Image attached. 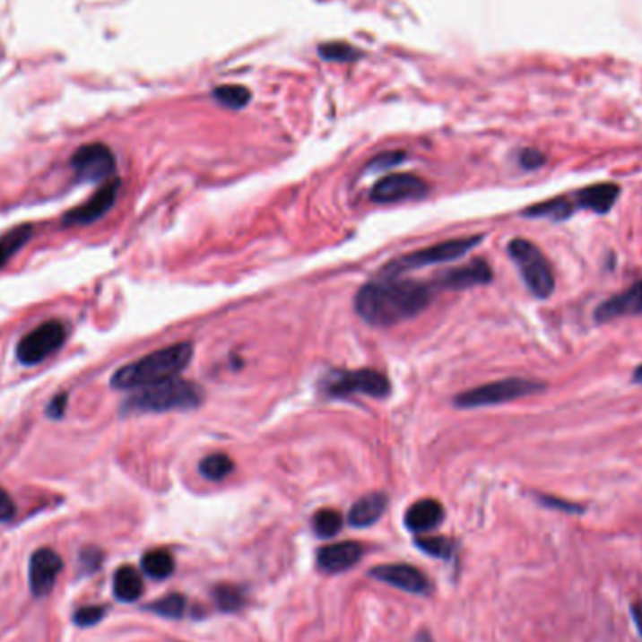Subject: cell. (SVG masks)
<instances>
[{
	"instance_id": "obj_17",
	"label": "cell",
	"mask_w": 642,
	"mask_h": 642,
	"mask_svg": "<svg viewBox=\"0 0 642 642\" xmlns=\"http://www.w3.org/2000/svg\"><path fill=\"white\" fill-rule=\"evenodd\" d=\"M360 558H363V547L355 541H343V543L319 549L317 566L325 573H343L353 568Z\"/></svg>"
},
{
	"instance_id": "obj_7",
	"label": "cell",
	"mask_w": 642,
	"mask_h": 642,
	"mask_svg": "<svg viewBox=\"0 0 642 642\" xmlns=\"http://www.w3.org/2000/svg\"><path fill=\"white\" fill-rule=\"evenodd\" d=\"M66 340V327L58 319L44 321L34 331L25 334L15 348L17 360L25 367H34L53 355Z\"/></svg>"
},
{
	"instance_id": "obj_13",
	"label": "cell",
	"mask_w": 642,
	"mask_h": 642,
	"mask_svg": "<svg viewBox=\"0 0 642 642\" xmlns=\"http://www.w3.org/2000/svg\"><path fill=\"white\" fill-rule=\"evenodd\" d=\"M370 577L379 580V583H386L389 586H395L410 594H427L430 588L429 578L417 568L406 564L377 566L370 571Z\"/></svg>"
},
{
	"instance_id": "obj_8",
	"label": "cell",
	"mask_w": 642,
	"mask_h": 642,
	"mask_svg": "<svg viewBox=\"0 0 642 642\" xmlns=\"http://www.w3.org/2000/svg\"><path fill=\"white\" fill-rule=\"evenodd\" d=\"M327 393L331 396H348V395H369L374 398H384L391 393V384L386 374L372 369L351 370V372H334L327 379Z\"/></svg>"
},
{
	"instance_id": "obj_11",
	"label": "cell",
	"mask_w": 642,
	"mask_h": 642,
	"mask_svg": "<svg viewBox=\"0 0 642 642\" xmlns=\"http://www.w3.org/2000/svg\"><path fill=\"white\" fill-rule=\"evenodd\" d=\"M118 188H120V180L109 178L108 183L102 188H98L85 204L65 214L63 220L65 226H83V224L96 222L98 218H102L115 205Z\"/></svg>"
},
{
	"instance_id": "obj_34",
	"label": "cell",
	"mask_w": 642,
	"mask_h": 642,
	"mask_svg": "<svg viewBox=\"0 0 642 642\" xmlns=\"http://www.w3.org/2000/svg\"><path fill=\"white\" fill-rule=\"evenodd\" d=\"M102 564V552L96 549H85L82 552V569L85 571H96Z\"/></svg>"
},
{
	"instance_id": "obj_35",
	"label": "cell",
	"mask_w": 642,
	"mask_h": 642,
	"mask_svg": "<svg viewBox=\"0 0 642 642\" xmlns=\"http://www.w3.org/2000/svg\"><path fill=\"white\" fill-rule=\"evenodd\" d=\"M66 404H68V395H66V393L56 395V396L51 400V403H49V406H48V415H49L51 419L63 417V415H65V410H66Z\"/></svg>"
},
{
	"instance_id": "obj_26",
	"label": "cell",
	"mask_w": 642,
	"mask_h": 642,
	"mask_svg": "<svg viewBox=\"0 0 642 642\" xmlns=\"http://www.w3.org/2000/svg\"><path fill=\"white\" fill-rule=\"evenodd\" d=\"M216 605L226 611V612H233L239 611L240 607L245 605V592L243 588L233 586V585H220L214 588L213 592Z\"/></svg>"
},
{
	"instance_id": "obj_27",
	"label": "cell",
	"mask_w": 642,
	"mask_h": 642,
	"mask_svg": "<svg viewBox=\"0 0 642 642\" xmlns=\"http://www.w3.org/2000/svg\"><path fill=\"white\" fill-rule=\"evenodd\" d=\"M147 609L164 618H180L187 611V599L180 594H169L162 599H158L156 603L149 605Z\"/></svg>"
},
{
	"instance_id": "obj_10",
	"label": "cell",
	"mask_w": 642,
	"mask_h": 642,
	"mask_svg": "<svg viewBox=\"0 0 642 642\" xmlns=\"http://www.w3.org/2000/svg\"><path fill=\"white\" fill-rule=\"evenodd\" d=\"M429 194L427 180L412 173H393L381 180L370 192L374 204H400L406 199H423Z\"/></svg>"
},
{
	"instance_id": "obj_20",
	"label": "cell",
	"mask_w": 642,
	"mask_h": 642,
	"mask_svg": "<svg viewBox=\"0 0 642 642\" xmlns=\"http://www.w3.org/2000/svg\"><path fill=\"white\" fill-rule=\"evenodd\" d=\"M575 213H577V205L573 202L571 194L547 199V202H543V204L532 205L523 211V214L526 218H551V220H556V222H560V220L571 218Z\"/></svg>"
},
{
	"instance_id": "obj_24",
	"label": "cell",
	"mask_w": 642,
	"mask_h": 642,
	"mask_svg": "<svg viewBox=\"0 0 642 642\" xmlns=\"http://www.w3.org/2000/svg\"><path fill=\"white\" fill-rule=\"evenodd\" d=\"M199 472L211 481H222L233 472V460L224 453L209 455L202 460V464H199Z\"/></svg>"
},
{
	"instance_id": "obj_15",
	"label": "cell",
	"mask_w": 642,
	"mask_h": 642,
	"mask_svg": "<svg viewBox=\"0 0 642 642\" xmlns=\"http://www.w3.org/2000/svg\"><path fill=\"white\" fill-rule=\"evenodd\" d=\"M492 280V269L485 259H473L472 264L455 267L438 274L434 284L444 290H466L481 284H489Z\"/></svg>"
},
{
	"instance_id": "obj_5",
	"label": "cell",
	"mask_w": 642,
	"mask_h": 642,
	"mask_svg": "<svg viewBox=\"0 0 642 642\" xmlns=\"http://www.w3.org/2000/svg\"><path fill=\"white\" fill-rule=\"evenodd\" d=\"M545 391L543 381L526 379V377H506L492 381L487 386H479L466 393H460L455 398L458 408H481V406H496L511 403V400L530 396L535 393Z\"/></svg>"
},
{
	"instance_id": "obj_36",
	"label": "cell",
	"mask_w": 642,
	"mask_h": 642,
	"mask_svg": "<svg viewBox=\"0 0 642 642\" xmlns=\"http://www.w3.org/2000/svg\"><path fill=\"white\" fill-rule=\"evenodd\" d=\"M404 160V154L403 152H389V154H381L377 156L374 162H372V168H391V166H396L398 162H403Z\"/></svg>"
},
{
	"instance_id": "obj_38",
	"label": "cell",
	"mask_w": 642,
	"mask_h": 642,
	"mask_svg": "<svg viewBox=\"0 0 642 642\" xmlns=\"http://www.w3.org/2000/svg\"><path fill=\"white\" fill-rule=\"evenodd\" d=\"M633 379H635V384H642V365H638V367L635 369Z\"/></svg>"
},
{
	"instance_id": "obj_16",
	"label": "cell",
	"mask_w": 642,
	"mask_h": 642,
	"mask_svg": "<svg viewBox=\"0 0 642 642\" xmlns=\"http://www.w3.org/2000/svg\"><path fill=\"white\" fill-rule=\"evenodd\" d=\"M620 192V187L614 183H599L571 192V197L577 205V211L585 209L595 214H607L616 205Z\"/></svg>"
},
{
	"instance_id": "obj_9",
	"label": "cell",
	"mask_w": 642,
	"mask_h": 642,
	"mask_svg": "<svg viewBox=\"0 0 642 642\" xmlns=\"http://www.w3.org/2000/svg\"><path fill=\"white\" fill-rule=\"evenodd\" d=\"M72 168L79 183H100L115 171V156L104 143L79 147L72 156Z\"/></svg>"
},
{
	"instance_id": "obj_22",
	"label": "cell",
	"mask_w": 642,
	"mask_h": 642,
	"mask_svg": "<svg viewBox=\"0 0 642 642\" xmlns=\"http://www.w3.org/2000/svg\"><path fill=\"white\" fill-rule=\"evenodd\" d=\"M30 237H32L30 224L17 226L0 237V267L6 265L10 262V257L22 250Z\"/></svg>"
},
{
	"instance_id": "obj_3",
	"label": "cell",
	"mask_w": 642,
	"mask_h": 642,
	"mask_svg": "<svg viewBox=\"0 0 642 642\" xmlns=\"http://www.w3.org/2000/svg\"><path fill=\"white\" fill-rule=\"evenodd\" d=\"M204 400V391L188 379H168L162 384L145 387L130 396L123 412L125 413H164L173 410H194Z\"/></svg>"
},
{
	"instance_id": "obj_23",
	"label": "cell",
	"mask_w": 642,
	"mask_h": 642,
	"mask_svg": "<svg viewBox=\"0 0 642 642\" xmlns=\"http://www.w3.org/2000/svg\"><path fill=\"white\" fill-rule=\"evenodd\" d=\"M142 568L151 578L164 580L173 573L175 561H173V556L168 551L158 549V551H151V552H147L143 556Z\"/></svg>"
},
{
	"instance_id": "obj_4",
	"label": "cell",
	"mask_w": 642,
	"mask_h": 642,
	"mask_svg": "<svg viewBox=\"0 0 642 642\" xmlns=\"http://www.w3.org/2000/svg\"><path fill=\"white\" fill-rule=\"evenodd\" d=\"M508 252L532 295L537 299H549L554 293L556 280L543 250L528 239H513Z\"/></svg>"
},
{
	"instance_id": "obj_33",
	"label": "cell",
	"mask_w": 642,
	"mask_h": 642,
	"mask_svg": "<svg viewBox=\"0 0 642 642\" xmlns=\"http://www.w3.org/2000/svg\"><path fill=\"white\" fill-rule=\"evenodd\" d=\"M15 515V504L10 494L0 487V523H8Z\"/></svg>"
},
{
	"instance_id": "obj_18",
	"label": "cell",
	"mask_w": 642,
	"mask_h": 642,
	"mask_svg": "<svg viewBox=\"0 0 642 642\" xmlns=\"http://www.w3.org/2000/svg\"><path fill=\"white\" fill-rule=\"evenodd\" d=\"M441 520H444V508H441L439 501L427 498L419 499L406 511L404 523L408 530L415 534H423L429 530H434Z\"/></svg>"
},
{
	"instance_id": "obj_32",
	"label": "cell",
	"mask_w": 642,
	"mask_h": 642,
	"mask_svg": "<svg viewBox=\"0 0 642 642\" xmlns=\"http://www.w3.org/2000/svg\"><path fill=\"white\" fill-rule=\"evenodd\" d=\"M537 499H539L543 506H547V508H551V509H558V511H566V513H583V511H585L583 506L573 504V501H568V499L554 498V496L541 494V496H537Z\"/></svg>"
},
{
	"instance_id": "obj_12",
	"label": "cell",
	"mask_w": 642,
	"mask_h": 642,
	"mask_svg": "<svg viewBox=\"0 0 642 642\" xmlns=\"http://www.w3.org/2000/svg\"><path fill=\"white\" fill-rule=\"evenodd\" d=\"M637 314H642V278L637 280L628 290L603 300V303L595 308L594 319L597 324H609L612 319Z\"/></svg>"
},
{
	"instance_id": "obj_14",
	"label": "cell",
	"mask_w": 642,
	"mask_h": 642,
	"mask_svg": "<svg viewBox=\"0 0 642 642\" xmlns=\"http://www.w3.org/2000/svg\"><path fill=\"white\" fill-rule=\"evenodd\" d=\"M63 569V560L51 549H39L30 558V568H29V578H30V588L32 594L42 597L49 594L55 586V580Z\"/></svg>"
},
{
	"instance_id": "obj_37",
	"label": "cell",
	"mask_w": 642,
	"mask_h": 642,
	"mask_svg": "<svg viewBox=\"0 0 642 642\" xmlns=\"http://www.w3.org/2000/svg\"><path fill=\"white\" fill-rule=\"evenodd\" d=\"M631 614H633V621H635L638 633L642 635V601H638V603H635L631 607Z\"/></svg>"
},
{
	"instance_id": "obj_28",
	"label": "cell",
	"mask_w": 642,
	"mask_h": 642,
	"mask_svg": "<svg viewBox=\"0 0 642 642\" xmlns=\"http://www.w3.org/2000/svg\"><path fill=\"white\" fill-rule=\"evenodd\" d=\"M415 545L434 558H451V554L455 551L453 541L449 537H439V535L417 537Z\"/></svg>"
},
{
	"instance_id": "obj_19",
	"label": "cell",
	"mask_w": 642,
	"mask_h": 642,
	"mask_svg": "<svg viewBox=\"0 0 642 642\" xmlns=\"http://www.w3.org/2000/svg\"><path fill=\"white\" fill-rule=\"evenodd\" d=\"M387 494L384 492H372L355 501V506L350 509L348 520L355 528H367L372 526L376 520L386 513L387 509Z\"/></svg>"
},
{
	"instance_id": "obj_30",
	"label": "cell",
	"mask_w": 642,
	"mask_h": 642,
	"mask_svg": "<svg viewBox=\"0 0 642 642\" xmlns=\"http://www.w3.org/2000/svg\"><path fill=\"white\" fill-rule=\"evenodd\" d=\"M104 612H106L104 607H82L75 611L74 621L79 628H89L98 624V621L104 618Z\"/></svg>"
},
{
	"instance_id": "obj_31",
	"label": "cell",
	"mask_w": 642,
	"mask_h": 642,
	"mask_svg": "<svg viewBox=\"0 0 642 642\" xmlns=\"http://www.w3.org/2000/svg\"><path fill=\"white\" fill-rule=\"evenodd\" d=\"M545 154L537 151V149H525L518 152V164L523 169H528V171H534V169H539L541 166L545 164Z\"/></svg>"
},
{
	"instance_id": "obj_21",
	"label": "cell",
	"mask_w": 642,
	"mask_h": 642,
	"mask_svg": "<svg viewBox=\"0 0 642 642\" xmlns=\"http://www.w3.org/2000/svg\"><path fill=\"white\" fill-rule=\"evenodd\" d=\"M113 594L123 603H134L143 594L142 577L130 566L120 568L113 578Z\"/></svg>"
},
{
	"instance_id": "obj_29",
	"label": "cell",
	"mask_w": 642,
	"mask_h": 642,
	"mask_svg": "<svg viewBox=\"0 0 642 642\" xmlns=\"http://www.w3.org/2000/svg\"><path fill=\"white\" fill-rule=\"evenodd\" d=\"M214 96L220 100V104L231 108V109H240L248 104L250 100V92L248 89L240 87V85H226L220 87L214 91Z\"/></svg>"
},
{
	"instance_id": "obj_1",
	"label": "cell",
	"mask_w": 642,
	"mask_h": 642,
	"mask_svg": "<svg viewBox=\"0 0 642 642\" xmlns=\"http://www.w3.org/2000/svg\"><path fill=\"white\" fill-rule=\"evenodd\" d=\"M432 293V286L425 282L384 276L377 282H370L359 290L355 310L367 324L389 327L423 312L430 303Z\"/></svg>"
},
{
	"instance_id": "obj_2",
	"label": "cell",
	"mask_w": 642,
	"mask_h": 642,
	"mask_svg": "<svg viewBox=\"0 0 642 642\" xmlns=\"http://www.w3.org/2000/svg\"><path fill=\"white\" fill-rule=\"evenodd\" d=\"M194 346L190 343H180L158 351H152L130 365L118 369L111 376V386L115 389H145L162 381L177 377L192 360Z\"/></svg>"
},
{
	"instance_id": "obj_25",
	"label": "cell",
	"mask_w": 642,
	"mask_h": 642,
	"mask_svg": "<svg viewBox=\"0 0 642 642\" xmlns=\"http://www.w3.org/2000/svg\"><path fill=\"white\" fill-rule=\"evenodd\" d=\"M343 525H344L343 515L334 509H321L314 515L312 520L314 532L319 537H334L340 530H343Z\"/></svg>"
},
{
	"instance_id": "obj_6",
	"label": "cell",
	"mask_w": 642,
	"mask_h": 642,
	"mask_svg": "<svg viewBox=\"0 0 642 642\" xmlns=\"http://www.w3.org/2000/svg\"><path fill=\"white\" fill-rule=\"evenodd\" d=\"M481 240H483V235L451 239V240H446V243H439V245H434V247H429L423 250L406 254L403 257H396L384 269V276H400L406 271L444 264V262H455V259L466 256L475 245L481 243Z\"/></svg>"
}]
</instances>
